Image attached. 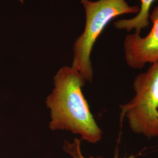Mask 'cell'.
<instances>
[{"label": "cell", "mask_w": 158, "mask_h": 158, "mask_svg": "<svg viewBox=\"0 0 158 158\" xmlns=\"http://www.w3.org/2000/svg\"><path fill=\"white\" fill-rule=\"evenodd\" d=\"M86 80L72 67L60 68L53 78L54 88L47 97L50 110L49 129L64 130L78 134L81 139L96 143L102 131L97 124L82 92Z\"/></svg>", "instance_id": "cell-1"}, {"label": "cell", "mask_w": 158, "mask_h": 158, "mask_svg": "<svg viewBox=\"0 0 158 158\" xmlns=\"http://www.w3.org/2000/svg\"><path fill=\"white\" fill-rule=\"evenodd\" d=\"M81 2L85 11V25L83 33L74 44L72 68L91 83L93 79L91 53L97 38L113 19L125 14H137L139 8L130 6L126 0H81Z\"/></svg>", "instance_id": "cell-2"}, {"label": "cell", "mask_w": 158, "mask_h": 158, "mask_svg": "<svg viewBox=\"0 0 158 158\" xmlns=\"http://www.w3.org/2000/svg\"><path fill=\"white\" fill-rule=\"evenodd\" d=\"M134 96L120 106V118H125L132 132L148 139L158 136V62L151 64L133 81Z\"/></svg>", "instance_id": "cell-3"}, {"label": "cell", "mask_w": 158, "mask_h": 158, "mask_svg": "<svg viewBox=\"0 0 158 158\" xmlns=\"http://www.w3.org/2000/svg\"><path fill=\"white\" fill-rule=\"evenodd\" d=\"M149 18L153 25L147 36L138 33L128 34L123 48L126 63L134 69H141L147 64L158 62V5L155 6Z\"/></svg>", "instance_id": "cell-4"}, {"label": "cell", "mask_w": 158, "mask_h": 158, "mask_svg": "<svg viewBox=\"0 0 158 158\" xmlns=\"http://www.w3.org/2000/svg\"><path fill=\"white\" fill-rule=\"evenodd\" d=\"M156 0H141V6L138 13L130 19H119L114 23L116 29L130 32L132 30L135 33L141 34L142 29L149 26V18L151 6Z\"/></svg>", "instance_id": "cell-5"}, {"label": "cell", "mask_w": 158, "mask_h": 158, "mask_svg": "<svg viewBox=\"0 0 158 158\" xmlns=\"http://www.w3.org/2000/svg\"><path fill=\"white\" fill-rule=\"evenodd\" d=\"M63 151L70 155L73 158H103L101 156H90L86 158L83 154L81 149V142L78 138H74L73 142L65 141L63 145ZM115 158H117L115 157ZM122 158H136L135 156L131 155Z\"/></svg>", "instance_id": "cell-6"}, {"label": "cell", "mask_w": 158, "mask_h": 158, "mask_svg": "<svg viewBox=\"0 0 158 158\" xmlns=\"http://www.w3.org/2000/svg\"><path fill=\"white\" fill-rule=\"evenodd\" d=\"M19 1H21V2H22V3H23V0H19Z\"/></svg>", "instance_id": "cell-7"}, {"label": "cell", "mask_w": 158, "mask_h": 158, "mask_svg": "<svg viewBox=\"0 0 158 158\" xmlns=\"http://www.w3.org/2000/svg\"><path fill=\"white\" fill-rule=\"evenodd\" d=\"M156 139H157V142H158V137H157V138H156Z\"/></svg>", "instance_id": "cell-8"}]
</instances>
